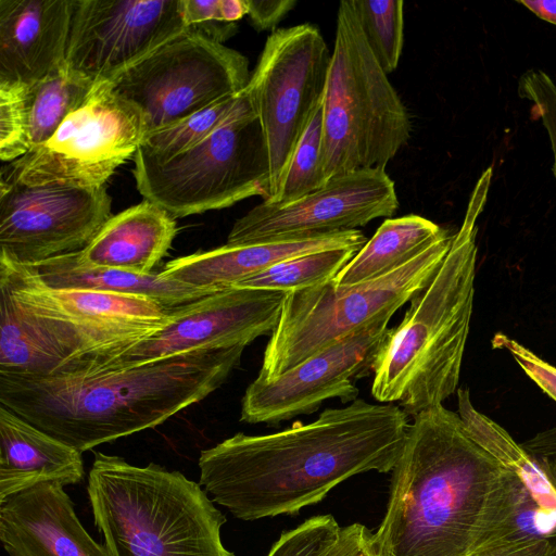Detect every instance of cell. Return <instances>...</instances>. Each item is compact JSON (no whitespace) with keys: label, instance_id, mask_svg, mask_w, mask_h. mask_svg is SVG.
<instances>
[{"label":"cell","instance_id":"cell-6","mask_svg":"<svg viewBox=\"0 0 556 556\" xmlns=\"http://www.w3.org/2000/svg\"><path fill=\"white\" fill-rule=\"evenodd\" d=\"M87 493L113 556H235L222 542L226 517L177 470L96 452Z\"/></svg>","mask_w":556,"mask_h":556},{"label":"cell","instance_id":"cell-19","mask_svg":"<svg viewBox=\"0 0 556 556\" xmlns=\"http://www.w3.org/2000/svg\"><path fill=\"white\" fill-rule=\"evenodd\" d=\"M76 0H0V83L33 86L65 64Z\"/></svg>","mask_w":556,"mask_h":556},{"label":"cell","instance_id":"cell-3","mask_svg":"<svg viewBox=\"0 0 556 556\" xmlns=\"http://www.w3.org/2000/svg\"><path fill=\"white\" fill-rule=\"evenodd\" d=\"M245 346L51 376L0 372V405L80 453L155 428L219 389Z\"/></svg>","mask_w":556,"mask_h":556},{"label":"cell","instance_id":"cell-26","mask_svg":"<svg viewBox=\"0 0 556 556\" xmlns=\"http://www.w3.org/2000/svg\"><path fill=\"white\" fill-rule=\"evenodd\" d=\"M96 85L65 64L28 88L31 148L46 142L62 122L88 98Z\"/></svg>","mask_w":556,"mask_h":556},{"label":"cell","instance_id":"cell-36","mask_svg":"<svg viewBox=\"0 0 556 556\" xmlns=\"http://www.w3.org/2000/svg\"><path fill=\"white\" fill-rule=\"evenodd\" d=\"M521 446L556 493V428L538 433Z\"/></svg>","mask_w":556,"mask_h":556},{"label":"cell","instance_id":"cell-25","mask_svg":"<svg viewBox=\"0 0 556 556\" xmlns=\"http://www.w3.org/2000/svg\"><path fill=\"white\" fill-rule=\"evenodd\" d=\"M458 412L468 434L503 467L517 473L533 500L556 515V493L523 447L500 425L478 412L467 389L457 390Z\"/></svg>","mask_w":556,"mask_h":556},{"label":"cell","instance_id":"cell-33","mask_svg":"<svg viewBox=\"0 0 556 556\" xmlns=\"http://www.w3.org/2000/svg\"><path fill=\"white\" fill-rule=\"evenodd\" d=\"M492 345L498 350H506L523 371L556 401V367L506 334L496 333L492 339Z\"/></svg>","mask_w":556,"mask_h":556},{"label":"cell","instance_id":"cell-4","mask_svg":"<svg viewBox=\"0 0 556 556\" xmlns=\"http://www.w3.org/2000/svg\"><path fill=\"white\" fill-rule=\"evenodd\" d=\"M172 309L141 295L52 288L34 266L0 257V372L101 371L161 330Z\"/></svg>","mask_w":556,"mask_h":556},{"label":"cell","instance_id":"cell-1","mask_svg":"<svg viewBox=\"0 0 556 556\" xmlns=\"http://www.w3.org/2000/svg\"><path fill=\"white\" fill-rule=\"evenodd\" d=\"M408 427L399 405L358 397L312 422L263 435L239 432L201 451L200 485L240 520L293 515L355 475L392 471Z\"/></svg>","mask_w":556,"mask_h":556},{"label":"cell","instance_id":"cell-17","mask_svg":"<svg viewBox=\"0 0 556 556\" xmlns=\"http://www.w3.org/2000/svg\"><path fill=\"white\" fill-rule=\"evenodd\" d=\"M286 295L280 291L230 287L175 307L161 330L103 370L132 367L197 350L247 346L260 337L271 334Z\"/></svg>","mask_w":556,"mask_h":556},{"label":"cell","instance_id":"cell-30","mask_svg":"<svg viewBox=\"0 0 556 556\" xmlns=\"http://www.w3.org/2000/svg\"><path fill=\"white\" fill-rule=\"evenodd\" d=\"M323 139L321 102L291 156L277 193L271 199L263 201L274 204L291 203L325 185L321 170Z\"/></svg>","mask_w":556,"mask_h":556},{"label":"cell","instance_id":"cell-11","mask_svg":"<svg viewBox=\"0 0 556 556\" xmlns=\"http://www.w3.org/2000/svg\"><path fill=\"white\" fill-rule=\"evenodd\" d=\"M331 53L318 29L304 23L267 37L245 87L263 134L269 199L278 191L291 156L323 102Z\"/></svg>","mask_w":556,"mask_h":556},{"label":"cell","instance_id":"cell-32","mask_svg":"<svg viewBox=\"0 0 556 556\" xmlns=\"http://www.w3.org/2000/svg\"><path fill=\"white\" fill-rule=\"evenodd\" d=\"M340 528L331 515L311 517L281 533L267 556H325L337 540Z\"/></svg>","mask_w":556,"mask_h":556},{"label":"cell","instance_id":"cell-29","mask_svg":"<svg viewBox=\"0 0 556 556\" xmlns=\"http://www.w3.org/2000/svg\"><path fill=\"white\" fill-rule=\"evenodd\" d=\"M364 37L387 73L396 70L404 45L402 0H350Z\"/></svg>","mask_w":556,"mask_h":556},{"label":"cell","instance_id":"cell-21","mask_svg":"<svg viewBox=\"0 0 556 556\" xmlns=\"http://www.w3.org/2000/svg\"><path fill=\"white\" fill-rule=\"evenodd\" d=\"M81 453L0 405V502L46 482L83 481Z\"/></svg>","mask_w":556,"mask_h":556},{"label":"cell","instance_id":"cell-18","mask_svg":"<svg viewBox=\"0 0 556 556\" xmlns=\"http://www.w3.org/2000/svg\"><path fill=\"white\" fill-rule=\"evenodd\" d=\"M63 488L46 482L0 502V540L9 556H113L85 530Z\"/></svg>","mask_w":556,"mask_h":556},{"label":"cell","instance_id":"cell-10","mask_svg":"<svg viewBox=\"0 0 556 556\" xmlns=\"http://www.w3.org/2000/svg\"><path fill=\"white\" fill-rule=\"evenodd\" d=\"M250 76L242 53L188 27L111 85L140 112L144 138L239 93Z\"/></svg>","mask_w":556,"mask_h":556},{"label":"cell","instance_id":"cell-15","mask_svg":"<svg viewBox=\"0 0 556 556\" xmlns=\"http://www.w3.org/2000/svg\"><path fill=\"white\" fill-rule=\"evenodd\" d=\"M187 28L180 0H76L65 66L113 83Z\"/></svg>","mask_w":556,"mask_h":556},{"label":"cell","instance_id":"cell-9","mask_svg":"<svg viewBox=\"0 0 556 556\" xmlns=\"http://www.w3.org/2000/svg\"><path fill=\"white\" fill-rule=\"evenodd\" d=\"M140 194L186 217L233 205L247 198H269L267 151L252 105L225 122L189 150L166 161L134 155Z\"/></svg>","mask_w":556,"mask_h":556},{"label":"cell","instance_id":"cell-24","mask_svg":"<svg viewBox=\"0 0 556 556\" xmlns=\"http://www.w3.org/2000/svg\"><path fill=\"white\" fill-rule=\"evenodd\" d=\"M450 233L419 215L386 219L332 280L352 286L392 273Z\"/></svg>","mask_w":556,"mask_h":556},{"label":"cell","instance_id":"cell-23","mask_svg":"<svg viewBox=\"0 0 556 556\" xmlns=\"http://www.w3.org/2000/svg\"><path fill=\"white\" fill-rule=\"evenodd\" d=\"M79 252L60 255L31 266L36 268L39 277L52 288L141 295L152 299L169 309L220 291L197 288L166 279L160 271L139 275L92 266L81 261Z\"/></svg>","mask_w":556,"mask_h":556},{"label":"cell","instance_id":"cell-39","mask_svg":"<svg viewBox=\"0 0 556 556\" xmlns=\"http://www.w3.org/2000/svg\"><path fill=\"white\" fill-rule=\"evenodd\" d=\"M541 20L556 25V0H517Z\"/></svg>","mask_w":556,"mask_h":556},{"label":"cell","instance_id":"cell-34","mask_svg":"<svg viewBox=\"0 0 556 556\" xmlns=\"http://www.w3.org/2000/svg\"><path fill=\"white\" fill-rule=\"evenodd\" d=\"M187 27L208 23H236L248 15L245 0H180Z\"/></svg>","mask_w":556,"mask_h":556},{"label":"cell","instance_id":"cell-35","mask_svg":"<svg viewBox=\"0 0 556 556\" xmlns=\"http://www.w3.org/2000/svg\"><path fill=\"white\" fill-rule=\"evenodd\" d=\"M467 556H556V534L528 541L489 544Z\"/></svg>","mask_w":556,"mask_h":556},{"label":"cell","instance_id":"cell-2","mask_svg":"<svg viewBox=\"0 0 556 556\" xmlns=\"http://www.w3.org/2000/svg\"><path fill=\"white\" fill-rule=\"evenodd\" d=\"M391 472L376 556H467L531 495L442 404L413 417Z\"/></svg>","mask_w":556,"mask_h":556},{"label":"cell","instance_id":"cell-38","mask_svg":"<svg viewBox=\"0 0 556 556\" xmlns=\"http://www.w3.org/2000/svg\"><path fill=\"white\" fill-rule=\"evenodd\" d=\"M248 16L252 26L257 30L274 29L289 11L295 5V0H245Z\"/></svg>","mask_w":556,"mask_h":556},{"label":"cell","instance_id":"cell-12","mask_svg":"<svg viewBox=\"0 0 556 556\" xmlns=\"http://www.w3.org/2000/svg\"><path fill=\"white\" fill-rule=\"evenodd\" d=\"M143 136L140 112L111 83L97 84L46 142L3 165L1 177L31 186L102 187Z\"/></svg>","mask_w":556,"mask_h":556},{"label":"cell","instance_id":"cell-13","mask_svg":"<svg viewBox=\"0 0 556 556\" xmlns=\"http://www.w3.org/2000/svg\"><path fill=\"white\" fill-rule=\"evenodd\" d=\"M104 186L25 185L1 177L0 257L23 264L84 250L112 216Z\"/></svg>","mask_w":556,"mask_h":556},{"label":"cell","instance_id":"cell-27","mask_svg":"<svg viewBox=\"0 0 556 556\" xmlns=\"http://www.w3.org/2000/svg\"><path fill=\"white\" fill-rule=\"evenodd\" d=\"M245 88L169 126L147 135L137 151L156 160H169L194 147L237 113L250 108Z\"/></svg>","mask_w":556,"mask_h":556},{"label":"cell","instance_id":"cell-28","mask_svg":"<svg viewBox=\"0 0 556 556\" xmlns=\"http://www.w3.org/2000/svg\"><path fill=\"white\" fill-rule=\"evenodd\" d=\"M333 248L281 261L235 287L289 293L332 281L359 251Z\"/></svg>","mask_w":556,"mask_h":556},{"label":"cell","instance_id":"cell-5","mask_svg":"<svg viewBox=\"0 0 556 556\" xmlns=\"http://www.w3.org/2000/svg\"><path fill=\"white\" fill-rule=\"evenodd\" d=\"M492 167L478 179L463 225L429 285L410 300L374 367L371 394L408 416L441 405L457 389L475 295L477 219L486 202Z\"/></svg>","mask_w":556,"mask_h":556},{"label":"cell","instance_id":"cell-22","mask_svg":"<svg viewBox=\"0 0 556 556\" xmlns=\"http://www.w3.org/2000/svg\"><path fill=\"white\" fill-rule=\"evenodd\" d=\"M176 232L175 217L144 199L112 215L79 252L80 258L97 267L147 275L167 253Z\"/></svg>","mask_w":556,"mask_h":556},{"label":"cell","instance_id":"cell-8","mask_svg":"<svg viewBox=\"0 0 556 556\" xmlns=\"http://www.w3.org/2000/svg\"><path fill=\"white\" fill-rule=\"evenodd\" d=\"M453 238L446 236L401 268L377 279L352 286L328 281L287 293L256 378L278 377L382 315L394 314L429 285Z\"/></svg>","mask_w":556,"mask_h":556},{"label":"cell","instance_id":"cell-37","mask_svg":"<svg viewBox=\"0 0 556 556\" xmlns=\"http://www.w3.org/2000/svg\"><path fill=\"white\" fill-rule=\"evenodd\" d=\"M325 556H376L374 533L358 522L340 528L337 540Z\"/></svg>","mask_w":556,"mask_h":556},{"label":"cell","instance_id":"cell-20","mask_svg":"<svg viewBox=\"0 0 556 556\" xmlns=\"http://www.w3.org/2000/svg\"><path fill=\"white\" fill-rule=\"evenodd\" d=\"M366 242L363 232L355 229L250 244L226 243L172 260L160 273L197 288L224 290L281 261L333 248L362 249Z\"/></svg>","mask_w":556,"mask_h":556},{"label":"cell","instance_id":"cell-7","mask_svg":"<svg viewBox=\"0 0 556 556\" xmlns=\"http://www.w3.org/2000/svg\"><path fill=\"white\" fill-rule=\"evenodd\" d=\"M321 170L330 178L386 168L408 141L407 110L378 64L350 3H339L323 100Z\"/></svg>","mask_w":556,"mask_h":556},{"label":"cell","instance_id":"cell-16","mask_svg":"<svg viewBox=\"0 0 556 556\" xmlns=\"http://www.w3.org/2000/svg\"><path fill=\"white\" fill-rule=\"evenodd\" d=\"M399 207L394 181L386 168L341 174L307 195L287 204L266 201L238 218L227 244L355 230Z\"/></svg>","mask_w":556,"mask_h":556},{"label":"cell","instance_id":"cell-31","mask_svg":"<svg viewBox=\"0 0 556 556\" xmlns=\"http://www.w3.org/2000/svg\"><path fill=\"white\" fill-rule=\"evenodd\" d=\"M29 86L0 83V159L13 162L30 149L28 118Z\"/></svg>","mask_w":556,"mask_h":556},{"label":"cell","instance_id":"cell-14","mask_svg":"<svg viewBox=\"0 0 556 556\" xmlns=\"http://www.w3.org/2000/svg\"><path fill=\"white\" fill-rule=\"evenodd\" d=\"M392 316L382 315L278 377L255 378L242 397L240 420L274 426L312 414L330 399L354 402L356 382L374 374Z\"/></svg>","mask_w":556,"mask_h":556}]
</instances>
